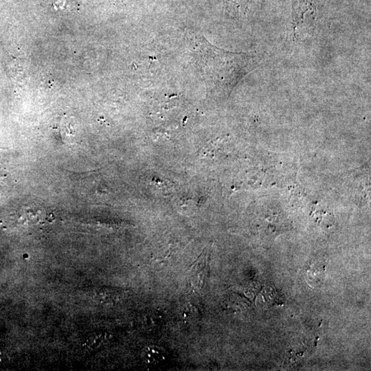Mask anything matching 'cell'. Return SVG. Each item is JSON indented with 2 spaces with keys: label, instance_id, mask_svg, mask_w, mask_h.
I'll return each instance as SVG.
<instances>
[{
  "label": "cell",
  "instance_id": "obj_5",
  "mask_svg": "<svg viewBox=\"0 0 371 371\" xmlns=\"http://www.w3.org/2000/svg\"><path fill=\"white\" fill-rule=\"evenodd\" d=\"M108 341V336L106 334H96L90 336L86 341V346L89 349L94 350L103 347Z\"/></svg>",
  "mask_w": 371,
  "mask_h": 371
},
{
  "label": "cell",
  "instance_id": "obj_4",
  "mask_svg": "<svg viewBox=\"0 0 371 371\" xmlns=\"http://www.w3.org/2000/svg\"><path fill=\"white\" fill-rule=\"evenodd\" d=\"M248 9V0H224L225 13L230 17H241Z\"/></svg>",
  "mask_w": 371,
  "mask_h": 371
},
{
  "label": "cell",
  "instance_id": "obj_6",
  "mask_svg": "<svg viewBox=\"0 0 371 371\" xmlns=\"http://www.w3.org/2000/svg\"><path fill=\"white\" fill-rule=\"evenodd\" d=\"M199 314L197 307L194 306L193 305H188L184 309L183 316L186 320L197 318Z\"/></svg>",
  "mask_w": 371,
  "mask_h": 371
},
{
  "label": "cell",
  "instance_id": "obj_3",
  "mask_svg": "<svg viewBox=\"0 0 371 371\" xmlns=\"http://www.w3.org/2000/svg\"><path fill=\"white\" fill-rule=\"evenodd\" d=\"M325 276V265L323 263H311L306 270V277L313 285L320 284Z\"/></svg>",
  "mask_w": 371,
  "mask_h": 371
},
{
  "label": "cell",
  "instance_id": "obj_2",
  "mask_svg": "<svg viewBox=\"0 0 371 371\" xmlns=\"http://www.w3.org/2000/svg\"><path fill=\"white\" fill-rule=\"evenodd\" d=\"M168 358V353L164 349L157 346L146 347L142 352V359L145 364L151 366H158L164 364Z\"/></svg>",
  "mask_w": 371,
  "mask_h": 371
},
{
  "label": "cell",
  "instance_id": "obj_7",
  "mask_svg": "<svg viewBox=\"0 0 371 371\" xmlns=\"http://www.w3.org/2000/svg\"><path fill=\"white\" fill-rule=\"evenodd\" d=\"M2 184L0 183V192H1Z\"/></svg>",
  "mask_w": 371,
  "mask_h": 371
},
{
  "label": "cell",
  "instance_id": "obj_1",
  "mask_svg": "<svg viewBox=\"0 0 371 371\" xmlns=\"http://www.w3.org/2000/svg\"><path fill=\"white\" fill-rule=\"evenodd\" d=\"M211 252L204 250L191 266L190 280L194 287L201 290L204 287L210 269Z\"/></svg>",
  "mask_w": 371,
  "mask_h": 371
}]
</instances>
